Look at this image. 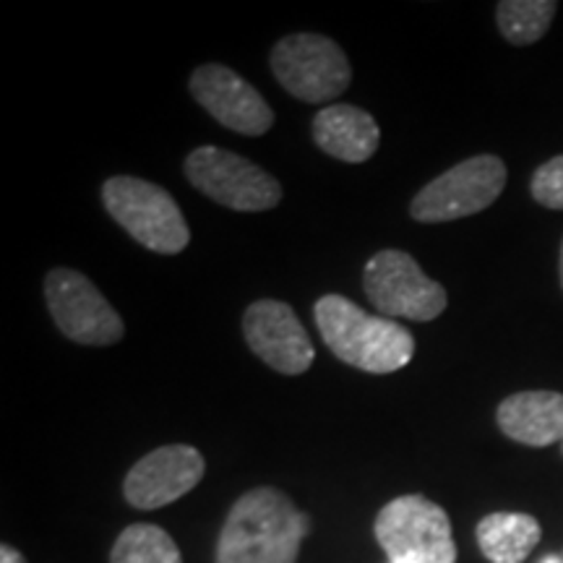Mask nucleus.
Listing matches in <instances>:
<instances>
[{
	"mask_svg": "<svg viewBox=\"0 0 563 563\" xmlns=\"http://www.w3.org/2000/svg\"><path fill=\"white\" fill-rule=\"evenodd\" d=\"M308 517L277 488L243 493L224 519L214 563H295Z\"/></svg>",
	"mask_w": 563,
	"mask_h": 563,
	"instance_id": "obj_1",
	"label": "nucleus"
},
{
	"mask_svg": "<svg viewBox=\"0 0 563 563\" xmlns=\"http://www.w3.org/2000/svg\"><path fill=\"white\" fill-rule=\"evenodd\" d=\"M0 563H26V559L16 551V548L3 543L0 545Z\"/></svg>",
	"mask_w": 563,
	"mask_h": 563,
	"instance_id": "obj_19",
	"label": "nucleus"
},
{
	"mask_svg": "<svg viewBox=\"0 0 563 563\" xmlns=\"http://www.w3.org/2000/svg\"><path fill=\"white\" fill-rule=\"evenodd\" d=\"M559 272H561V287H563V245H561V264H559Z\"/></svg>",
	"mask_w": 563,
	"mask_h": 563,
	"instance_id": "obj_21",
	"label": "nucleus"
},
{
	"mask_svg": "<svg viewBox=\"0 0 563 563\" xmlns=\"http://www.w3.org/2000/svg\"><path fill=\"white\" fill-rule=\"evenodd\" d=\"M561 452H563V443H561Z\"/></svg>",
	"mask_w": 563,
	"mask_h": 563,
	"instance_id": "obj_22",
	"label": "nucleus"
},
{
	"mask_svg": "<svg viewBox=\"0 0 563 563\" xmlns=\"http://www.w3.org/2000/svg\"><path fill=\"white\" fill-rule=\"evenodd\" d=\"M506 165L496 154H477L441 173L420 188L410 203L412 220L426 224L454 222L496 203L506 188Z\"/></svg>",
	"mask_w": 563,
	"mask_h": 563,
	"instance_id": "obj_6",
	"label": "nucleus"
},
{
	"mask_svg": "<svg viewBox=\"0 0 563 563\" xmlns=\"http://www.w3.org/2000/svg\"><path fill=\"white\" fill-rule=\"evenodd\" d=\"M496 422L504 435L525 446L563 443V394L545 389L511 394L498 405Z\"/></svg>",
	"mask_w": 563,
	"mask_h": 563,
	"instance_id": "obj_13",
	"label": "nucleus"
},
{
	"mask_svg": "<svg viewBox=\"0 0 563 563\" xmlns=\"http://www.w3.org/2000/svg\"><path fill=\"white\" fill-rule=\"evenodd\" d=\"M243 336L256 357L285 376H300L313 365L316 350L292 306L256 300L243 313Z\"/></svg>",
	"mask_w": 563,
	"mask_h": 563,
	"instance_id": "obj_11",
	"label": "nucleus"
},
{
	"mask_svg": "<svg viewBox=\"0 0 563 563\" xmlns=\"http://www.w3.org/2000/svg\"><path fill=\"white\" fill-rule=\"evenodd\" d=\"M207 462L188 443L159 446L133 464L123 481V496L133 509L154 511L178 501L201 483Z\"/></svg>",
	"mask_w": 563,
	"mask_h": 563,
	"instance_id": "obj_10",
	"label": "nucleus"
},
{
	"mask_svg": "<svg viewBox=\"0 0 563 563\" xmlns=\"http://www.w3.org/2000/svg\"><path fill=\"white\" fill-rule=\"evenodd\" d=\"M313 316L323 344L344 365L384 376L412 361L415 336L410 329L386 316L363 311L344 295H323L313 306Z\"/></svg>",
	"mask_w": 563,
	"mask_h": 563,
	"instance_id": "obj_2",
	"label": "nucleus"
},
{
	"mask_svg": "<svg viewBox=\"0 0 563 563\" xmlns=\"http://www.w3.org/2000/svg\"><path fill=\"white\" fill-rule=\"evenodd\" d=\"M269 66L282 87L308 104L336 100L352 81L347 55L323 34H287L272 47Z\"/></svg>",
	"mask_w": 563,
	"mask_h": 563,
	"instance_id": "obj_5",
	"label": "nucleus"
},
{
	"mask_svg": "<svg viewBox=\"0 0 563 563\" xmlns=\"http://www.w3.org/2000/svg\"><path fill=\"white\" fill-rule=\"evenodd\" d=\"M373 534L389 563H456L449 514L420 493L386 504L378 511Z\"/></svg>",
	"mask_w": 563,
	"mask_h": 563,
	"instance_id": "obj_4",
	"label": "nucleus"
},
{
	"mask_svg": "<svg viewBox=\"0 0 563 563\" xmlns=\"http://www.w3.org/2000/svg\"><path fill=\"white\" fill-rule=\"evenodd\" d=\"M540 527L532 514L496 511L477 522L475 538L490 563H525L540 543Z\"/></svg>",
	"mask_w": 563,
	"mask_h": 563,
	"instance_id": "obj_15",
	"label": "nucleus"
},
{
	"mask_svg": "<svg viewBox=\"0 0 563 563\" xmlns=\"http://www.w3.org/2000/svg\"><path fill=\"white\" fill-rule=\"evenodd\" d=\"M191 95L217 123L243 136H264L274 125V110L262 91L220 63L194 70Z\"/></svg>",
	"mask_w": 563,
	"mask_h": 563,
	"instance_id": "obj_12",
	"label": "nucleus"
},
{
	"mask_svg": "<svg viewBox=\"0 0 563 563\" xmlns=\"http://www.w3.org/2000/svg\"><path fill=\"white\" fill-rule=\"evenodd\" d=\"M188 183L211 201L235 211H266L282 201V186L272 173L222 146H199L183 162Z\"/></svg>",
	"mask_w": 563,
	"mask_h": 563,
	"instance_id": "obj_8",
	"label": "nucleus"
},
{
	"mask_svg": "<svg viewBox=\"0 0 563 563\" xmlns=\"http://www.w3.org/2000/svg\"><path fill=\"white\" fill-rule=\"evenodd\" d=\"M363 290L386 319L433 321L446 311V290L428 277L405 251L373 253L363 272Z\"/></svg>",
	"mask_w": 563,
	"mask_h": 563,
	"instance_id": "obj_7",
	"label": "nucleus"
},
{
	"mask_svg": "<svg viewBox=\"0 0 563 563\" xmlns=\"http://www.w3.org/2000/svg\"><path fill=\"white\" fill-rule=\"evenodd\" d=\"M102 203L108 214L144 249L162 256H175L191 243V230L178 201L157 183L115 175L102 186Z\"/></svg>",
	"mask_w": 563,
	"mask_h": 563,
	"instance_id": "obj_3",
	"label": "nucleus"
},
{
	"mask_svg": "<svg viewBox=\"0 0 563 563\" xmlns=\"http://www.w3.org/2000/svg\"><path fill=\"white\" fill-rule=\"evenodd\" d=\"M110 563H183V555L162 527L139 522L118 534Z\"/></svg>",
	"mask_w": 563,
	"mask_h": 563,
	"instance_id": "obj_16",
	"label": "nucleus"
},
{
	"mask_svg": "<svg viewBox=\"0 0 563 563\" xmlns=\"http://www.w3.org/2000/svg\"><path fill=\"white\" fill-rule=\"evenodd\" d=\"M555 11H559V5L553 0H501L496 5V21L506 42L532 45V42L545 37Z\"/></svg>",
	"mask_w": 563,
	"mask_h": 563,
	"instance_id": "obj_17",
	"label": "nucleus"
},
{
	"mask_svg": "<svg viewBox=\"0 0 563 563\" xmlns=\"http://www.w3.org/2000/svg\"><path fill=\"white\" fill-rule=\"evenodd\" d=\"M313 141L329 157L361 165L376 154L382 144V129L371 112L355 104H327L313 118Z\"/></svg>",
	"mask_w": 563,
	"mask_h": 563,
	"instance_id": "obj_14",
	"label": "nucleus"
},
{
	"mask_svg": "<svg viewBox=\"0 0 563 563\" xmlns=\"http://www.w3.org/2000/svg\"><path fill=\"white\" fill-rule=\"evenodd\" d=\"M532 199L545 209L563 211V154L543 162L532 175Z\"/></svg>",
	"mask_w": 563,
	"mask_h": 563,
	"instance_id": "obj_18",
	"label": "nucleus"
},
{
	"mask_svg": "<svg viewBox=\"0 0 563 563\" xmlns=\"http://www.w3.org/2000/svg\"><path fill=\"white\" fill-rule=\"evenodd\" d=\"M45 302L55 327L70 342L108 347V344L123 340L125 327L121 313L81 272L53 269L47 274Z\"/></svg>",
	"mask_w": 563,
	"mask_h": 563,
	"instance_id": "obj_9",
	"label": "nucleus"
},
{
	"mask_svg": "<svg viewBox=\"0 0 563 563\" xmlns=\"http://www.w3.org/2000/svg\"><path fill=\"white\" fill-rule=\"evenodd\" d=\"M561 559H563V553H561Z\"/></svg>",
	"mask_w": 563,
	"mask_h": 563,
	"instance_id": "obj_23",
	"label": "nucleus"
},
{
	"mask_svg": "<svg viewBox=\"0 0 563 563\" xmlns=\"http://www.w3.org/2000/svg\"><path fill=\"white\" fill-rule=\"evenodd\" d=\"M540 563H563V559H561V555H545V559Z\"/></svg>",
	"mask_w": 563,
	"mask_h": 563,
	"instance_id": "obj_20",
	"label": "nucleus"
}]
</instances>
